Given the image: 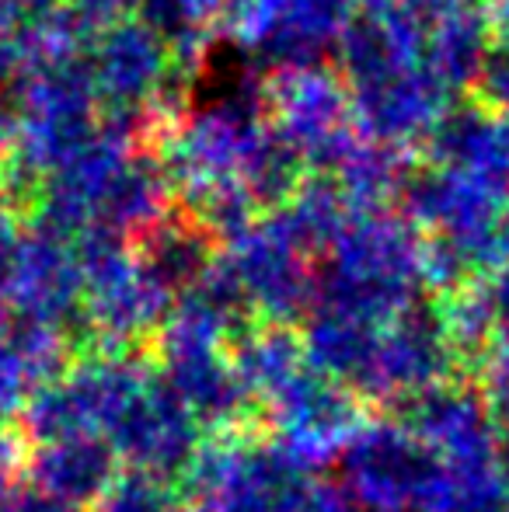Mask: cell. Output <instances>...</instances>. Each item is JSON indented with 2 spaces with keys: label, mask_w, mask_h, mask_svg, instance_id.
<instances>
[{
  "label": "cell",
  "mask_w": 509,
  "mask_h": 512,
  "mask_svg": "<svg viewBox=\"0 0 509 512\" xmlns=\"http://www.w3.org/2000/svg\"><path fill=\"white\" fill-rule=\"evenodd\" d=\"M422 230L398 209L353 213L328 251L314 307L339 310L370 324H391L419 300Z\"/></svg>",
  "instance_id": "cell-1"
},
{
  "label": "cell",
  "mask_w": 509,
  "mask_h": 512,
  "mask_svg": "<svg viewBox=\"0 0 509 512\" xmlns=\"http://www.w3.org/2000/svg\"><path fill=\"white\" fill-rule=\"evenodd\" d=\"M307 467L283 439H224L199 450L189 481L203 512H304Z\"/></svg>",
  "instance_id": "cell-2"
},
{
  "label": "cell",
  "mask_w": 509,
  "mask_h": 512,
  "mask_svg": "<svg viewBox=\"0 0 509 512\" xmlns=\"http://www.w3.org/2000/svg\"><path fill=\"white\" fill-rule=\"evenodd\" d=\"M265 105L314 175H335L363 136L353 122V91L332 63L276 70L265 84Z\"/></svg>",
  "instance_id": "cell-3"
},
{
  "label": "cell",
  "mask_w": 509,
  "mask_h": 512,
  "mask_svg": "<svg viewBox=\"0 0 509 512\" xmlns=\"http://www.w3.org/2000/svg\"><path fill=\"white\" fill-rule=\"evenodd\" d=\"M433 474V453L408 425L370 422L342 446V485L356 506L419 512Z\"/></svg>",
  "instance_id": "cell-4"
},
{
  "label": "cell",
  "mask_w": 509,
  "mask_h": 512,
  "mask_svg": "<svg viewBox=\"0 0 509 512\" xmlns=\"http://www.w3.org/2000/svg\"><path fill=\"white\" fill-rule=\"evenodd\" d=\"M199 429V418L171 391L168 380L150 373L105 439L116 457L133 464V471L168 481L175 471H189L199 457Z\"/></svg>",
  "instance_id": "cell-5"
},
{
  "label": "cell",
  "mask_w": 509,
  "mask_h": 512,
  "mask_svg": "<svg viewBox=\"0 0 509 512\" xmlns=\"http://www.w3.org/2000/svg\"><path fill=\"white\" fill-rule=\"evenodd\" d=\"M457 359V345L447 331L443 304H408L384 324L374 366L363 384V394L374 398H419L433 387L447 384V373Z\"/></svg>",
  "instance_id": "cell-6"
},
{
  "label": "cell",
  "mask_w": 509,
  "mask_h": 512,
  "mask_svg": "<svg viewBox=\"0 0 509 512\" xmlns=\"http://www.w3.org/2000/svg\"><path fill=\"white\" fill-rule=\"evenodd\" d=\"M265 408L276 422L279 439L307 464L335 450L342 453V446L363 429L356 394L311 363L290 384L279 387Z\"/></svg>",
  "instance_id": "cell-7"
},
{
  "label": "cell",
  "mask_w": 509,
  "mask_h": 512,
  "mask_svg": "<svg viewBox=\"0 0 509 512\" xmlns=\"http://www.w3.org/2000/svg\"><path fill=\"white\" fill-rule=\"evenodd\" d=\"M238 269L241 286L252 300L255 314L272 324H290L293 317L311 314L318 300V272L314 258L290 244L269 220H258L252 234L224 251Z\"/></svg>",
  "instance_id": "cell-8"
},
{
  "label": "cell",
  "mask_w": 509,
  "mask_h": 512,
  "mask_svg": "<svg viewBox=\"0 0 509 512\" xmlns=\"http://www.w3.org/2000/svg\"><path fill=\"white\" fill-rule=\"evenodd\" d=\"M171 49L143 21L123 18L95 39V84L105 115L150 119L161 84L171 67Z\"/></svg>",
  "instance_id": "cell-9"
},
{
  "label": "cell",
  "mask_w": 509,
  "mask_h": 512,
  "mask_svg": "<svg viewBox=\"0 0 509 512\" xmlns=\"http://www.w3.org/2000/svg\"><path fill=\"white\" fill-rule=\"evenodd\" d=\"M429 164L464 175L509 199V119L461 95L440 112L422 140Z\"/></svg>",
  "instance_id": "cell-10"
},
{
  "label": "cell",
  "mask_w": 509,
  "mask_h": 512,
  "mask_svg": "<svg viewBox=\"0 0 509 512\" xmlns=\"http://www.w3.org/2000/svg\"><path fill=\"white\" fill-rule=\"evenodd\" d=\"M450 105V91L433 77L426 63H408L398 74L353 91V122L367 140L405 150L426 140L433 122Z\"/></svg>",
  "instance_id": "cell-11"
},
{
  "label": "cell",
  "mask_w": 509,
  "mask_h": 512,
  "mask_svg": "<svg viewBox=\"0 0 509 512\" xmlns=\"http://www.w3.org/2000/svg\"><path fill=\"white\" fill-rule=\"evenodd\" d=\"M14 297L21 304V317L53 324L67 335L74 324H84V272L77 265L74 241L28 230L25 258H21Z\"/></svg>",
  "instance_id": "cell-12"
},
{
  "label": "cell",
  "mask_w": 509,
  "mask_h": 512,
  "mask_svg": "<svg viewBox=\"0 0 509 512\" xmlns=\"http://www.w3.org/2000/svg\"><path fill=\"white\" fill-rule=\"evenodd\" d=\"M171 391L199 418V425H231L252 401L234 359L213 345H161Z\"/></svg>",
  "instance_id": "cell-13"
},
{
  "label": "cell",
  "mask_w": 509,
  "mask_h": 512,
  "mask_svg": "<svg viewBox=\"0 0 509 512\" xmlns=\"http://www.w3.org/2000/svg\"><path fill=\"white\" fill-rule=\"evenodd\" d=\"M116 450L102 436H63L35 446L32 478L39 495L84 509L116 485Z\"/></svg>",
  "instance_id": "cell-14"
},
{
  "label": "cell",
  "mask_w": 509,
  "mask_h": 512,
  "mask_svg": "<svg viewBox=\"0 0 509 512\" xmlns=\"http://www.w3.org/2000/svg\"><path fill=\"white\" fill-rule=\"evenodd\" d=\"M67 373V335L53 324L18 317L0 331V408L32 405Z\"/></svg>",
  "instance_id": "cell-15"
},
{
  "label": "cell",
  "mask_w": 509,
  "mask_h": 512,
  "mask_svg": "<svg viewBox=\"0 0 509 512\" xmlns=\"http://www.w3.org/2000/svg\"><path fill=\"white\" fill-rule=\"evenodd\" d=\"M217 237L185 209L182 216L168 213L150 223L143 234L133 237V251L171 293H182L192 286L213 262H217Z\"/></svg>",
  "instance_id": "cell-16"
},
{
  "label": "cell",
  "mask_w": 509,
  "mask_h": 512,
  "mask_svg": "<svg viewBox=\"0 0 509 512\" xmlns=\"http://www.w3.org/2000/svg\"><path fill=\"white\" fill-rule=\"evenodd\" d=\"M492 42H496V25L489 0H471L429 32L422 63L450 95H468Z\"/></svg>",
  "instance_id": "cell-17"
},
{
  "label": "cell",
  "mask_w": 509,
  "mask_h": 512,
  "mask_svg": "<svg viewBox=\"0 0 509 512\" xmlns=\"http://www.w3.org/2000/svg\"><path fill=\"white\" fill-rule=\"evenodd\" d=\"M265 220H269L286 241L297 244L304 255L318 258L335 248L342 230L353 220V209H349L346 196H342L339 182H335L332 175H307L304 185L293 192L290 203L265 213Z\"/></svg>",
  "instance_id": "cell-18"
},
{
  "label": "cell",
  "mask_w": 509,
  "mask_h": 512,
  "mask_svg": "<svg viewBox=\"0 0 509 512\" xmlns=\"http://www.w3.org/2000/svg\"><path fill=\"white\" fill-rule=\"evenodd\" d=\"M238 178L248 185V192L255 196V203L272 213L283 203H290L293 192L304 185L307 178V161L300 154V147L265 115L252 126L241 150Z\"/></svg>",
  "instance_id": "cell-19"
},
{
  "label": "cell",
  "mask_w": 509,
  "mask_h": 512,
  "mask_svg": "<svg viewBox=\"0 0 509 512\" xmlns=\"http://www.w3.org/2000/svg\"><path fill=\"white\" fill-rule=\"evenodd\" d=\"M412 164L415 161H408L401 147L360 136V143L349 150V157L332 178L339 182L353 213H381V209L398 206L401 185H405Z\"/></svg>",
  "instance_id": "cell-20"
},
{
  "label": "cell",
  "mask_w": 509,
  "mask_h": 512,
  "mask_svg": "<svg viewBox=\"0 0 509 512\" xmlns=\"http://www.w3.org/2000/svg\"><path fill=\"white\" fill-rule=\"evenodd\" d=\"M234 366H238L241 380L252 391V398L269 401L279 387H286L311 359H307L304 338L293 335L286 324L265 321L262 328H248L245 335L234 342L231 352Z\"/></svg>",
  "instance_id": "cell-21"
},
{
  "label": "cell",
  "mask_w": 509,
  "mask_h": 512,
  "mask_svg": "<svg viewBox=\"0 0 509 512\" xmlns=\"http://www.w3.org/2000/svg\"><path fill=\"white\" fill-rule=\"evenodd\" d=\"M234 0H136V21L168 49H196Z\"/></svg>",
  "instance_id": "cell-22"
},
{
  "label": "cell",
  "mask_w": 509,
  "mask_h": 512,
  "mask_svg": "<svg viewBox=\"0 0 509 512\" xmlns=\"http://www.w3.org/2000/svg\"><path fill=\"white\" fill-rule=\"evenodd\" d=\"M443 317H447V331L454 338L457 352H485L496 342V307H492L489 279H471L461 290L447 293L443 300Z\"/></svg>",
  "instance_id": "cell-23"
},
{
  "label": "cell",
  "mask_w": 509,
  "mask_h": 512,
  "mask_svg": "<svg viewBox=\"0 0 509 512\" xmlns=\"http://www.w3.org/2000/svg\"><path fill=\"white\" fill-rule=\"evenodd\" d=\"M175 499L168 492V481L154 474L129 471L116 478V485L105 492L102 512H171Z\"/></svg>",
  "instance_id": "cell-24"
},
{
  "label": "cell",
  "mask_w": 509,
  "mask_h": 512,
  "mask_svg": "<svg viewBox=\"0 0 509 512\" xmlns=\"http://www.w3.org/2000/svg\"><path fill=\"white\" fill-rule=\"evenodd\" d=\"M468 95L489 112L509 119V35H496Z\"/></svg>",
  "instance_id": "cell-25"
},
{
  "label": "cell",
  "mask_w": 509,
  "mask_h": 512,
  "mask_svg": "<svg viewBox=\"0 0 509 512\" xmlns=\"http://www.w3.org/2000/svg\"><path fill=\"white\" fill-rule=\"evenodd\" d=\"M482 398L489 405V415L509 432V349H499V356L489 363Z\"/></svg>",
  "instance_id": "cell-26"
},
{
  "label": "cell",
  "mask_w": 509,
  "mask_h": 512,
  "mask_svg": "<svg viewBox=\"0 0 509 512\" xmlns=\"http://www.w3.org/2000/svg\"><path fill=\"white\" fill-rule=\"evenodd\" d=\"M70 11H77L84 21H91L95 28H109L116 21L136 14V0H63Z\"/></svg>",
  "instance_id": "cell-27"
},
{
  "label": "cell",
  "mask_w": 509,
  "mask_h": 512,
  "mask_svg": "<svg viewBox=\"0 0 509 512\" xmlns=\"http://www.w3.org/2000/svg\"><path fill=\"white\" fill-rule=\"evenodd\" d=\"M492 290V307H496V345L509 349V265L496 269V276L489 279Z\"/></svg>",
  "instance_id": "cell-28"
},
{
  "label": "cell",
  "mask_w": 509,
  "mask_h": 512,
  "mask_svg": "<svg viewBox=\"0 0 509 512\" xmlns=\"http://www.w3.org/2000/svg\"><path fill=\"white\" fill-rule=\"evenodd\" d=\"M304 512H356V502L339 488H314Z\"/></svg>",
  "instance_id": "cell-29"
},
{
  "label": "cell",
  "mask_w": 509,
  "mask_h": 512,
  "mask_svg": "<svg viewBox=\"0 0 509 512\" xmlns=\"http://www.w3.org/2000/svg\"><path fill=\"white\" fill-rule=\"evenodd\" d=\"M14 474H18V446L0 432V509L7 506V495L14 488Z\"/></svg>",
  "instance_id": "cell-30"
},
{
  "label": "cell",
  "mask_w": 509,
  "mask_h": 512,
  "mask_svg": "<svg viewBox=\"0 0 509 512\" xmlns=\"http://www.w3.org/2000/svg\"><path fill=\"white\" fill-rule=\"evenodd\" d=\"M0 512H81L74 506H63L56 499H46V495H32V499H18V502H7Z\"/></svg>",
  "instance_id": "cell-31"
},
{
  "label": "cell",
  "mask_w": 509,
  "mask_h": 512,
  "mask_svg": "<svg viewBox=\"0 0 509 512\" xmlns=\"http://www.w3.org/2000/svg\"><path fill=\"white\" fill-rule=\"evenodd\" d=\"M503 237H506V258H509V209H506V220H503Z\"/></svg>",
  "instance_id": "cell-32"
},
{
  "label": "cell",
  "mask_w": 509,
  "mask_h": 512,
  "mask_svg": "<svg viewBox=\"0 0 509 512\" xmlns=\"http://www.w3.org/2000/svg\"><path fill=\"white\" fill-rule=\"evenodd\" d=\"M171 512H203V509H189V506H175Z\"/></svg>",
  "instance_id": "cell-33"
}]
</instances>
